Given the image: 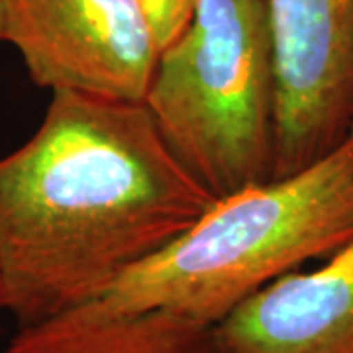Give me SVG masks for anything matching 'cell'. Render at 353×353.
Instances as JSON below:
<instances>
[{
    "mask_svg": "<svg viewBox=\"0 0 353 353\" xmlns=\"http://www.w3.org/2000/svg\"><path fill=\"white\" fill-rule=\"evenodd\" d=\"M214 202L143 102L51 92L38 130L0 157L4 312L20 328L97 303Z\"/></svg>",
    "mask_w": 353,
    "mask_h": 353,
    "instance_id": "obj_1",
    "label": "cell"
},
{
    "mask_svg": "<svg viewBox=\"0 0 353 353\" xmlns=\"http://www.w3.org/2000/svg\"><path fill=\"white\" fill-rule=\"evenodd\" d=\"M353 240V130L306 169L228 194L97 303L216 326L255 292Z\"/></svg>",
    "mask_w": 353,
    "mask_h": 353,
    "instance_id": "obj_2",
    "label": "cell"
},
{
    "mask_svg": "<svg viewBox=\"0 0 353 353\" xmlns=\"http://www.w3.org/2000/svg\"><path fill=\"white\" fill-rule=\"evenodd\" d=\"M143 104L214 199L273 179L275 69L265 0H196L159 53Z\"/></svg>",
    "mask_w": 353,
    "mask_h": 353,
    "instance_id": "obj_3",
    "label": "cell"
},
{
    "mask_svg": "<svg viewBox=\"0 0 353 353\" xmlns=\"http://www.w3.org/2000/svg\"><path fill=\"white\" fill-rule=\"evenodd\" d=\"M4 41L32 83L143 102L161 48L138 0H0Z\"/></svg>",
    "mask_w": 353,
    "mask_h": 353,
    "instance_id": "obj_4",
    "label": "cell"
},
{
    "mask_svg": "<svg viewBox=\"0 0 353 353\" xmlns=\"http://www.w3.org/2000/svg\"><path fill=\"white\" fill-rule=\"evenodd\" d=\"M275 69V171L294 175L353 130V0H265Z\"/></svg>",
    "mask_w": 353,
    "mask_h": 353,
    "instance_id": "obj_5",
    "label": "cell"
},
{
    "mask_svg": "<svg viewBox=\"0 0 353 353\" xmlns=\"http://www.w3.org/2000/svg\"><path fill=\"white\" fill-rule=\"evenodd\" d=\"M214 336L220 353H353V240L255 292Z\"/></svg>",
    "mask_w": 353,
    "mask_h": 353,
    "instance_id": "obj_6",
    "label": "cell"
},
{
    "mask_svg": "<svg viewBox=\"0 0 353 353\" xmlns=\"http://www.w3.org/2000/svg\"><path fill=\"white\" fill-rule=\"evenodd\" d=\"M6 353H220L214 326L171 310L81 306L20 326Z\"/></svg>",
    "mask_w": 353,
    "mask_h": 353,
    "instance_id": "obj_7",
    "label": "cell"
},
{
    "mask_svg": "<svg viewBox=\"0 0 353 353\" xmlns=\"http://www.w3.org/2000/svg\"><path fill=\"white\" fill-rule=\"evenodd\" d=\"M152 26L159 48L165 50L189 26L196 0H138Z\"/></svg>",
    "mask_w": 353,
    "mask_h": 353,
    "instance_id": "obj_8",
    "label": "cell"
},
{
    "mask_svg": "<svg viewBox=\"0 0 353 353\" xmlns=\"http://www.w3.org/2000/svg\"><path fill=\"white\" fill-rule=\"evenodd\" d=\"M0 41H4V16H2V4H0Z\"/></svg>",
    "mask_w": 353,
    "mask_h": 353,
    "instance_id": "obj_9",
    "label": "cell"
},
{
    "mask_svg": "<svg viewBox=\"0 0 353 353\" xmlns=\"http://www.w3.org/2000/svg\"><path fill=\"white\" fill-rule=\"evenodd\" d=\"M0 312H4V304H2V287H0Z\"/></svg>",
    "mask_w": 353,
    "mask_h": 353,
    "instance_id": "obj_10",
    "label": "cell"
}]
</instances>
